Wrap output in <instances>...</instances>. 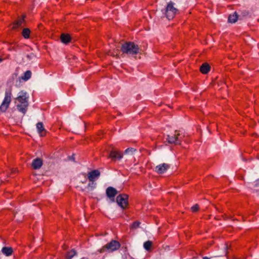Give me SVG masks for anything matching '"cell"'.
I'll return each instance as SVG.
<instances>
[{
	"mask_svg": "<svg viewBox=\"0 0 259 259\" xmlns=\"http://www.w3.org/2000/svg\"><path fill=\"white\" fill-rule=\"evenodd\" d=\"M119 52L123 57L131 58H136L140 54V48L136 43L133 42H125L119 47Z\"/></svg>",
	"mask_w": 259,
	"mask_h": 259,
	"instance_id": "1",
	"label": "cell"
},
{
	"mask_svg": "<svg viewBox=\"0 0 259 259\" xmlns=\"http://www.w3.org/2000/svg\"><path fill=\"white\" fill-rule=\"evenodd\" d=\"M29 96L27 92L24 91L20 92L17 96V109L20 112L25 113L28 109Z\"/></svg>",
	"mask_w": 259,
	"mask_h": 259,
	"instance_id": "2",
	"label": "cell"
},
{
	"mask_svg": "<svg viewBox=\"0 0 259 259\" xmlns=\"http://www.w3.org/2000/svg\"><path fill=\"white\" fill-rule=\"evenodd\" d=\"M178 10L174 7V4L172 2L169 3L166 9V17L169 20H172L176 15Z\"/></svg>",
	"mask_w": 259,
	"mask_h": 259,
	"instance_id": "3",
	"label": "cell"
},
{
	"mask_svg": "<svg viewBox=\"0 0 259 259\" xmlns=\"http://www.w3.org/2000/svg\"><path fill=\"white\" fill-rule=\"evenodd\" d=\"M117 201L118 204L123 208L127 207L129 204V196L126 194H120L117 196Z\"/></svg>",
	"mask_w": 259,
	"mask_h": 259,
	"instance_id": "4",
	"label": "cell"
},
{
	"mask_svg": "<svg viewBox=\"0 0 259 259\" xmlns=\"http://www.w3.org/2000/svg\"><path fill=\"white\" fill-rule=\"evenodd\" d=\"M11 101V94L9 92H7L5 97L4 100L1 106V109L2 110V111H6L7 109H8L10 102Z\"/></svg>",
	"mask_w": 259,
	"mask_h": 259,
	"instance_id": "5",
	"label": "cell"
},
{
	"mask_svg": "<svg viewBox=\"0 0 259 259\" xmlns=\"http://www.w3.org/2000/svg\"><path fill=\"white\" fill-rule=\"evenodd\" d=\"M100 175V173L98 170H94L90 172L88 174V178L92 182H94L98 180Z\"/></svg>",
	"mask_w": 259,
	"mask_h": 259,
	"instance_id": "6",
	"label": "cell"
},
{
	"mask_svg": "<svg viewBox=\"0 0 259 259\" xmlns=\"http://www.w3.org/2000/svg\"><path fill=\"white\" fill-rule=\"evenodd\" d=\"M170 168V166L167 164H163L159 165L156 167V171L159 174H163L165 173Z\"/></svg>",
	"mask_w": 259,
	"mask_h": 259,
	"instance_id": "7",
	"label": "cell"
},
{
	"mask_svg": "<svg viewBox=\"0 0 259 259\" xmlns=\"http://www.w3.org/2000/svg\"><path fill=\"white\" fill-rule=\"evenodd\" d=\"M120 246L121 244L119 242L115 240H113L109 244V246H107V249L109 251L113 252L117 250L120 248Z\"/></svg>",
	"mask_w": 259,
	"mask_h": 259,
	"instance_id": "8",
	"label": "cell"
},
{
	"mask_svg": "<svg viewBox=\"0 0 259 259\" xmlns=\"http://www.w3.org/2000/svg\"><path fill=\"white\" fill-rule=\"evenodd\" d=\"M200 70L202 74H207L210 71V65L208 63H204L200 67Z\"/></svg>",
	"mask_w": 259,
	"mask_h": 259,
	"instance_id": "9",
	"label": "cell"
},
{
	"mask_svg": "<svg viewBox=\"0 0 259 259\" xmlns=\"http://www.w3.org/2000/svg\"><path fill=\"white\" fill-rule=\"evenodd\" d=\"M32 168H34L35 170L39 169L42 166V160L40 159H39V158H36V159H34L32 161Z\"/></svg>",
	"mask_w": 259,
	"mask_h": 259,
	"instance_id": "10",
	"label": "cell"
},
{
	"mask_svg": "<svg viewBox=\"0 0 259 259\" xmlns=\"http://www.w3.org/2000/svg\"><path fill=\"white\" fill-rule=\"evenodd\" d=\"M60 40L64 44H67L70 42V41L71 40V37L70 36V34L67 33H64L60 36Z\"/></svg>",
	"mask_w": 259,
	"mask_h": 259,
	"instance_id": "11",
	"label": "cell"
},
{
	"mask_svg": "<svg viewBox=\"0 0 259 259\" xmlns=\"http://www.w3.org/2000/svg\"><path fill=\"white\" fill-rule=\"evenodd\" d=\"M238 14L235 12L229 15L228 19V22L230 24H235L238 21Z\"/></svg>",
	"mask_w": 259,
	"mask_h": 259,
	"instance_id": "12",
	"label": "cell"
},
{
	"mask_svg": "<svg viewBox=\"0 0 259 259\" xmlns=\"http://www.w3.org/2000/svg\"><path fill=\"white\" fill-rule=\"evenodd\" d=\"M117 191L113 187H109L106 189V194L109 198H113L116 196Z\"/></svg>",
	"mask_w": 259,
	"mask_h": 259,
	"instance_id": "13",
	"label": "cell"
},
{
	"mask_svg": "<svg viewBox=\"0 0 259 259\" xmlns=\"http://www.w3.org/2000/svg\"><path fill=\"white\" fill-rule=\"evenodd\" d=\"M37 130L39 134H40L41 136H45L46 135V131H45L44 126L42 123H40L37 124L36 125Z\"/></svg>",
	"mask_w": 259,
	"mask_h": 259,
	"instance_id": "14",
	"label": "cell"
},
{
	"mask_svg": "<svg viewBox=\"0 0 259 259\" xmlns=\"http://www.w3.org/2000/svg\"><path fill=\"white\" fill-rule=\"evenodd\" d=\"M2 253L6 256H10L13 253V249L10 247H4L2 249Z\"/></svg>",
	"mask_w": 259,
	"mask_h": 259,
	"instance_id": "15",
	"label": "cell"
},
{
	"mask_svg": "<svg viewBox=\"0 0 259 259\" xmlns=\"http://www.w3.org/2000/svg\"><path fill=\"white\" fill-rule=\"evenodd\" d=\"M30 30L28 28H24L22 32V36H24V38H30Z\"/></svg>",
	"mask_w": 259,
	"mask_h": 259,
	"instance_id": "16",
	"label": "cell"
},
{
	"mask_svg": "<svg viewBox=\"0 0 259 259\" xmlns=\"http://www.w3.org/2000/svg\"><path fill=\"white\" fill-rule=\"evenodd\" d=\"M32 77V72L30 71H27L22 77V79L25 81H28Z\"/></svg>",
	"mask_w": 259,
	"mask_h": 259,
	"instance_id": "17",
	"label": "cell"
},
{
	"mask_svg": "<svg viewBox=\"0 0 259 259\" xmlns=\"http://www.w3.org/2000/svg\"><path fill=\"white\" fill-rule=\"evenodd\" d=\"M152 245V242L150 241H148L145 242L144 244V247L145 249L147 251H149L151 248Z\"/></svg>",
	"mask_w": 259,
	"mask_h": 259,
	"instance_id": "18",
	"label": "cell"
},
{
	"mask_svg": "<svg viewBox=\"0 0 259 259\" xmlns=\"http://www.w3.org/2000/svg\"><path fill=\"white\" fill-rule=\"evenodd\" d=\"M75 254H76V252L74 251V250H71V251H70L69 253H68V255L67 256V258H71L74 256Z\"/></svg>",
	"mask_w": 259,
	"mask_h": 259,
	"instance_id": "19",
	"label": "cell"
},
{
	"mask_svg": "<svg viewBox=\"0 0 259 259\" xmlns=\"http://www.w3.org/2000/svg\"><path fill=\"white\" fill-rule=\"evenodd\" d=\"M191 210H192L193 212H198V210H199V206H198V204H196V205L193 206L191 208Z\"/></svg>",
	"mask_w": 259,
	"mask_h": 259,
	"instance_id": "20",
	"label": "cell"
},
{
	"mask_svg": "<svg viewBox=\"0 0 259 259\" xmlns=\"http://www.w3.org/2000/svg\"><path fill=\"white\" fill-rule=\"evenodd\" d=\"M0 60H1V59H0Z\"/></svg>",
	"mask_w": 259,
	"mask_h": 259,
	"instance_id": "21",
	"label": "cell"
}]
</instances>
